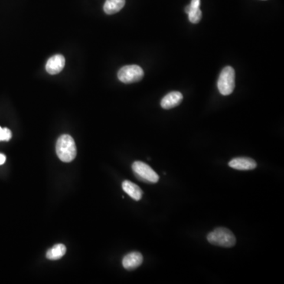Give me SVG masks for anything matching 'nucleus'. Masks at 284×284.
<instances>
[{
    "label": "nucleus",
    "mask_w": 284,
    "mask_h": 284,
    "mask_svg": "<svg viewBox=\"0 0 284 284\" xmlns=\"http://www.w3.org/2000/svg\"><path fill=\"white\" fill-rule=\"evenodd\" d=\"M66 252V246L63 244H57L47 251L46 256L49 260H59L64 256Z\"/></svg>",
    "instance_id": "obj_12"
},
{
    "label": "nucleus",
    "mask_w": 284,
    "mask_h": 284,
    "mask_svg": "<svg viewBox=\"0 0 284 284\" xmlns=\"http://www.w3.org/2000/svg\"><path fill=\"white\" fill-rule=\"evenodd\" d=\"M66 63L65 58L61 55H56L47 60L46 70L50 74H57L63 70Z\"/></svg>",
    "instance_id": "obj_7"
},
{
    "label": "nucleus",
    "mask_w": 284,
    "mask_h": 284,
    "mask_svg": "<svg viewBox=\"0 0 284 284\" xmlns=\"http://www.w3.org/2000/svg\"><path fill=\"white\" fill-rule=\"evenodd\" d=\"M228 165L233 169L240 171H249L256 168V163L253 159L249 157H237L229 162Z\"/></svg>",
    "instance_id": "obj_6"
},
{
    "label": "nucleus",
    "mask_w": 284,
    "mask_h": 284,
    "mask_svg": "<svg viewBox=\"0 0 284 284\" xmlns=\"http://www.w3.org/2000/svg\"><path fill=\"white\" fill-rule=\"evenodd\" d=\"M183 96L180 92H171L166 95L161 102V107L165 110H169L171 108L178 106L182 103Z\"/></svg>",
    "instance_id": "obj_8"
},
{
    "label": "nucleus",
    "mask_w": 284,
    "mask_h": 284,
    "mask_svg": "<svg viewBox=\"0 0 284 284\" xmlns=\"http://www.w3.org/2000/svg\"><path fill=\"white\" fill-rule=\"evenodd\" d=\"M143 77V70L138 65H128L123 66L118 72V79L125 84H131V83L140 82Z\"/></svg>",
    "instance_id": "obj_4"
},
{
    "label": "nucleus",
    "mask_w": 284,
    "mask_h": 284,
    "mask_svg": "<svg viewBox=\"0 0 284 284\" xmlns=\"http://www.w3.org/2000/svg\"><path fill=\"white\" fill-rule=\"evenodd\" d=\"M126 0H106L104 5V11L107 14H114L123 8Z\"/></svg>",
    "instance_id": "obj_11"
},
{
    "label": "nucleus",
    "mask_w": 284,
    "mask_h": 284,
    "mask_svg": "<svg viewBox=\"0 0 284 284\" xmlns=\"http://www.w3.org/2000/svg\"><path fill=\"white\" fill-rule=\"evenodd\" d=\"M143 262V256L138 252L128 253L122 259V265L126 270H134Z\"/></svg>",
    "instance_id": "obj_9"
},
{
    "label": "nucleus",
    "mask_w": 284,
    "mask_h": 284,
    "mask_svg": "<svg viewBox=\"0 0 284 284\" xmlns=\"http://www.w3.org/2000/svg\"><path fill=\"white\" fill-rule=\"evenodd\" d=\"M208 241L214 246L222 247H233L236 243V238L228 229L218 227L210 232L207 236Z\"/></svg>",
    "instance_id": "obj_2"
},
{
    "label": "nucleus",
    "mask_w": 284,
    "mask_h": 284,
    "mask_svg": "<svg viewBox=\"0 0 284 284\" xmlns=\"http://www.w3.org/2000/svg\"><path fill=\"white\" fill-rule=\"evenodd\" d=\"M200 5V0H191V4H190V8H199Z\"/></svg>",
    "instance_id": "obj_15"
},
{
    "label": "nucleus",
    "mask_w": 284,
    "mask_h": 284,
    "mask_svg": "<svg viewBox=\"0 0 284 284\" xmlns=\"http://www.w3.org/2000/svg\"><path fill=\"white\" fill-rule=\"evenodd\" d=\"M220 93L223 96H228L233 93L236 87V71L231 66H226L222 70L217 82Z\"/></svg>",
    "instance_id": "obj_3"
},
{
    "label": "nucleus",
    "mask_w": 284,
    "mask_h": 284,
    "mask_svg": "<svg viewBox=\"0 0 284 284\" xmlns=\"http://www.w3.org/2000/svg\"><path fill=\"white\" fill-rule=\"evenodd\" d=\"M132 169L135 176L140 181L147 183H157L159 181V175L150 166L141 161H135L132 165Z\"/></svg>",
    "instance_id": "obj_5"
},
{
    "label": "nucleus",
    "mask_w": 284,
    "mask_h": 284,
    "mask_svg": "<svg viewBox=\"0 0 284 284\" xmlns=\"http://www.w3.org/2000/svg\"><path fill=\"white\" fill-rule=\"evenodd\" d=\"M56 153L63 162H71L77 156V148L71 136L63 135L58 139L56 143Z\"/></svg>",
    "instance_id": "obj_1"
},
{
    "label": "nucleus",
    "mask_w": 284,
    "mask_h": 284,
    "mask_svg": "<svg viewBox=\"0 0 284 284\" xmlns=\"http://www.w3.org/2000/svg\"><path fill=\"white\" fill-rule=\"evenodd\" d=\"M12 137L11 131L7 128L0 127V141H8L11 140Z\"/></svg>",
    "instance_id": "obj_14"
},
{
    "label": "nucleus",
    "mask_w": 284,
    "mask_h": 284,
    "mask_svg": "<svg viewBox=\"0 0 284 284\" xmlns=\"http://www.w3.org/2000/svg\"><path fill=\"white\" fill-rule=\"evenodd\" d=\"M122 187L124 191L126 192V194L130 197H132L134 200H141L142 195H143V192L141 190V188L135 183H131L128 180H126L122 183Z\"/></svg>",
    "instance_id": "obj_10"
},
{
    "label": "nucleus",
    "mask_w": 284,
    "mask_h": 284,
    "mask_svg": "<svg viewBox=\"0 0 284 284\" xmlns=\"http://www.w3.org/2000/svg\"><path fill=\"white\" fill-rule=\"evenodd\" d=\"M185 12L188 14L189 20L193 24H197L200 22L202 18V12L199 8H190V6H187L185 8Z\"/></svg>",
    "instance_id": "obj_13"
},
{
    "label": "nucleus",
    "mask_w": 284,
    "mask_h": 284,
    "mask_svg": "<svg viewBox=\"0 0 284 284\" xmlns=\"http://www.w3.org/2000/svg\"><path fill=\"white\" fill-rule=\"evenodd\" d=\"M6 157L4 154H0V165H2L5 163Z\"/></svg>",
    "instance_id": "obj_16"
}]
</instances>
